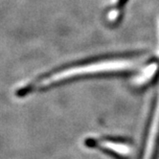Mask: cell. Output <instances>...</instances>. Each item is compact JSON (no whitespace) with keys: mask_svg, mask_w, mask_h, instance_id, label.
I'll use <instances>...</instances> for the list:
<instances>
[{"mask_svg":"<svg viewBox=\"0 0 159 159\" xmlns=\"http://www.w3.org/2000/svg\"><path fill=\"white\" fill-rule=\"evenodd\" d=\"M137 63V55L131 56H119L92 60L69 65L68 67L60 68L47 75H43L38 78L32 83L21 87L17 95L25 96L27 94L40 91L45 88L57 85L73 79L94 76V75H108V74H120L126 73L134 69Z\"/></svg>","mask_w":159,"mask_h":159,"instance_id":"cell-1","label":"cell"},{"mask_svg":"<svg viewBox=\"0 0 159 159\" xmlns=\"http://www.w3.org/2000/svg\"><path fill=\"white\" fill-rule=\"evenodd\" d=\"M86 146L100 149L117 159H128L132 152L131 144L121 138H90L85 141Z\"/></svg>","mask_w":159,"mask_h":159,"instance_id":"cell-2","label":"cell"},{"mask_svg":"<svg viewBox=\"0 0 159 159\" xmlns=\"http://www.w3.org/2000/svg\"><path fill=\"white\" fill-rule=\"evenodd\" d=\"M159 146V87L148 128L141 159H155Z\"/></svg>","mask_w":159,"mask_h":159,"instance_id":"cell-3","label":"cell"},{"mask_svg":"<svg viewBox=\"0 0 159 159\" xmlns=\"http://www.w3.org/2000/svg\"><path fill=\"white\" fill-rule=\"evenodd\" d=\"M158 68H159V64L157 62H152L150 65H148L140 73V75L137 76V78L135 79V81H134L135 84L136 85L147 84L157 73Z\"/></svg>","mask_w":159,"mask_h":159,"instance_id":"cell-4","label":"cell"}]
</instances>
